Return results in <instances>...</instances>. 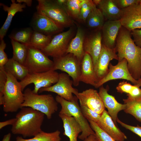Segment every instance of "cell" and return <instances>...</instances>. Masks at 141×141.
<instances>
[{
	"label": "cell",
	"instance_id": "cell-1",
	"mask_svg": "<svg viewBox=\"0 0 141 141\" xmlns=\"http://www.w3.org/2000/svg\"><path fill=\"white\" fill-rule=\"evenodd\" d=\"M118 61L124 58L127 62L130 73L135 80L141 78V48L135 43L131 31L122 26L116 40L115 47Z\"/></svg>",
	"mask_w": 141,
	"mask_h": 141
},
{
	"label": "cell",
	"instance_id": "cell-2",
	"mask_svg": "<svg viewBox=\"0 0 141 141\" xmlns=\"http://www.w3.org/2000/svg\"><path fill=\"white\" fill-rule=\"evenodd\" d=\"M16 114V121L12 126V133L24 138L34 136L42 131L45 114L29 107H22Z\"/></svg>",
	"mask_w": 141,
	"mask_h": 141
},
{
	"label": "cell",
	"instance_id": "cell-3",
	"mask_svg": "<svg viewBox=\"0 0 141 141\" xmlns=\"http://www.w3.org/2000/svg\"><path fill=\"white\" fill-rule=\"evenodd\" d=\"M24 101L21 107H29L38 110L50 119L58 109V103L51 94L38 95L29 88L24 91Z\"/></svg>",
	"mask_w": 141,
	"mask_h": 141
},
{
	"label": "cell",
	"instance_id": "cell-4",
	"mask_svg": "<svg viewBox=\"0 0 141 141\" xmlns=\"http://www.w3.org/2000/svg\"><path fill=\"white\" fill-rule=\"evenodd\" d=\"M6 73L7 80L3 92V109L6 113L15 112L22 108L24 93L20 82L11 74Z\"/></svg>",
	"mask_w": 141,
	"mask_h": 141
},
{
	"label": "cell",
	"instance_id": "cell-5",
	"mask_svg": "<svg viewBox=\"0 0 141 141\" xmlns=\"http://www.w3.org/2000/svg\"><path fill=\"white\" fill-rule=\"evenodd\" d=\"M55 99L61 106L59 114L74 117L80 125L82 132L78 137L79 139L83 141L91 135H95L94 132L82 113L78 102V99L76 96L71 101H67L58 95Z\"/></svg>",
	"mask_w": 141,
	"mask_h": 141
},
{
	"label": "cell",
	"instance_id": "cell-6",
	"mask_svg": "<svg viewBox=\"0 0 141 141\" xmlns=\"http://www.w3.org/2000/svg\"><path fill=\"white\" fill-rule=\"evenodd\" d=\"M37 12L47 16L62 27H70L74 25L72 19L63 7L55 1L38 0Z\"/></svg>",
	"mask_w": 141,
	"mask_h": 141
},
{
	"label": "cell",
	"instance_id": "cell-7",
	"mask_svg": "<svg viewBox=\"0 0 141 141\" xmlns=\"http://www.w3.org/2000/svg\"><path fill=\"white\" fill-rule=\"evenodd\" d=\"M24 65L29 73H41L52 70L53 62L41 50L28 45L27 55Z\"/></svg>",
	"mask_w": 141,
	"mask_h": 141
},
{
	"label": "cell",
	"instance_id": "cell-8",
	"mask_svg": "<svg viewBox=\"0 0 141 141\" xmlns=\"http://www.w3.org/2000/svg\"><path fill=\"white\" fill-rule=\"evenodd\" d=\"M52 70H59L67 74L72 79L73 85H79L80 81L81 61L71 53L63 56L53 58Z\"/></svg>",
	"mask_w": 141,
	"mask_h": 141
},
{
	"label": "cell",
	"instance_id": "cell-9",
	"mask_svg": "<svg viewBox=\"0 0 141 141\" xmlns=\"http://www.w3.org/2000/svg\"><path fill=\"white\" fill-rule=\"evenodd\" d=\"M59 73L55 71L50 70L41 73H29L26 78L20 82L23 91L29 84H34L33 92L38 94L41 89L48 87L56 83L58 81Z\"/></svg>",
	"mask_w": 141,
	"mask_h": 141
},
{
	"label": "cell",
	"instance_id": "cell-10",
	"mask_svg": "<svg viewBox=\"0 0 141 141\" xmlns=\"http://www.w3.org/2000/svg\"><path fill=\"white\" fill-rule=\"evenodd\" d=\"M74 33L73 29L70 27L67 31L56 35L42 50L48 56L53 58L64 55L67 54V49Z\"/></svg>",
	"mask_w": 141,
	"mask_h": 141
},
{
	"label": "cell",
	"instance_id": "cell-11",
	"mask_svg": "<svg viewBox=\"0 0 141 141\" xmlns=\"http://www.w3.org/2000/svg\"><path fill=\"white\" fill-rule=\"evenodd\" d=\"M70 76L66 73L59 74L58 81L54 85L50 87L41 89L39 93L44 91L52 92L57 93L58 95L69 101L73 100L75 96L79 93L78 90L73 87V82L70 78Z\"/></svg>",
	"mask_w": 141,
	"mask_h": 141
},
{
	"label": "cell",
	"instance_id": "cell-12",
	"mask_svg": "<svg viewBox=\"0 0 141 141\" xmlns=\"http://www.w3.org/2000/svg\"><path fill=\"white\" fill-rule=\"evenodd\" d=\"M117 79H124L130 81L134 85H137V80L134 79L129 72L126 60L123 59L118 64L113 65L110 63L109 70L106 75L99 80L95 87H99L106 82L110 80Z\"/></svg>",
	"mask_w": 141,
	"mask_h": 141
},
{
	"label": "cell",
	"instance_id": "cell-13",
	"mask_svg": "<svg viewBox=\"0 0 141 141\" xmlns=\"http://www.w3.org/2000/svg\"><path fill=\"white\" fill-rule=\"evenodd\" d=\"M122 26L130 31L141 28V5L139 3L121 9Z\"/></svg>",
	"mask_w": 141,
	"mask_h": 141
},
{
	"label": "cell",
	"instance_id": "cell-14",
	"mask_svg": "<svg viewBox=\"0 0 141 141\" xmlns=\"http://www.w3.org/2000/svg\"><path fill=\"white\" fill-rule=\"evenodd\" d=\"M32 25L34 31L51 36L62 31V27L46 15L37 12L33 15Z\"/></svg>",
	"mask_w": 141,
	"mask_h": 141
},
{
	"label": "cell",
	"instance_id": "cell-15",
	"mask_svg": "<svg viewBox=\"0 0 141 141\" xmlns=\"http://www.w3.org/2000/svg\"><path fill=\"white\" fill-rule=\"evenodd\" d=\"M76 96L79 101L80 106L86 107L100 114L105 110L102 99L96 90L93 89H86L79 92Z\"/></svg>",
	"mask_w": 141,
	"mask_h": 141
},
{
	"label": "cell",
	"instance_id": "cell-16",
	"mask_svg": "<svg viewBox=\"0 0 141 141\" xmlns=\"http://www.w3.org/2000/svg\"><path fill=\"white\" fill-rule=\"evenodd\" d=\"M116 53L115 48L111 49L102 44L100 53L94 68L98 81L107 74L110 61L113 59L118 60V57Z\"/></svg>",
	"mask_w": 141,
	"mask_h": 141
},
{
	"label": "cell",
	"instance_id": "cell-17",
	"mask_svg": "<svg viewBox=\"0 0 141 141\" xmlns=\"http://www.w3.org/2000/svg\"><path fill=\"white\" fill-rule=\"evenodd\" d=\"M102 40L101 30L95 31L85 38L84 44V51L91 57L94 68L102 49Z\"/></svg>",
	"mask_w": 141,
	"mask_h": 141
},
{
	"label": "cell",
	"instance_id": "cell-18",
	"mask_svg": "<svg viewBox=\"0 0 141 141\" xmlns=\"http://www.w3.org/2000/svg\"><path fill=\"white\" fill-rule=\"evenodd\" d=\"M99 88L98 93L103 104L105 107L107 109L108 112L115 124L118 126L116 122L118 113L125 109V104L119 103L114 96L108 93L107 88H104L103 86Z\"/></svg>",
	"mask_w": 141,
	"mask_h": 141
},
{
	"label": "cell",
	"instance_id": "cell-19",
	"mask_svg": "<svg viewBox=\"0 0 141 141\" xmlns=\"http://www.w3.org/2000/svg\"><path fill=\"white\" fill-rule=\"evenodd\" d=\"M122 26L120 20H107L105 22L101 29L103 44L109 48H114Z\"/></svg>",
	"mask_w": 141,
	"mask_h": 141
},
{
	"label": "cell",
	"instance_id": "cell-20",
	"mask_svg": "<svg viewBox=\"0 0 141 141\" xmlns=\"http://www.w3.org/2000/svg\"><path fill=\"white\" fill-rule=\"evenodd\" d=\"M96 123L102 129L116 141H124L127 139L124 133L115 125L105 109L101 114L99 120Z\"/></svg>",
	"mask_w": 141,
	"mask_h": 141
},
{
	"label": "cell",
	"instance_id": "cell-21",
	"mask_svg": "<svg viewBox=\"0 0 141 141\" xmlns=\"http://www.w3.org/2000/svg\"><path fill=\"white\" fill-rule=\"evenodd\" d=\"M80 81L92 85L95 87L98 81L96 74L92 58L86 52H85L81 62Z\"/></svg>",
	"mask_w": 141,
	"mask_h": 141
},
{
	"label": "cell",
	"instance_id": "cell-22",
	"mask_svg": "<svg viewBox=\"0 0 141 141\" xmlns=\"http://www.w3.org/2000/svg\"><path fill=\"white\" fill-rule=\"evenodd\" d=\"M85 33L83 29L78 27L75 37L70 41L67 50V54L71 53L82 61L85 52L84 48Z\"/></svg>",
	"mask_w": 141,
	"mask_h": 141
},
{
	"label": "cell",
	"instance_id": "cell-23",
	"mask_svg": "<svg viewBox=\"0 0 141 141\" xmlns=\"http://www.w3.org/2000/svg\"><path fill=\"white\" fill-rule=\"evenodd\" d=\"M10 7L0 3L3 10L8 13L7 16L4 24L0 29V40L3 39L10 26L13 17L17 12H22L26 7V4L16 3L15 0H11Z\"/></svg>",
	"mask_w": 141,
	"mask_h": 141
},
{
	"label": "cell",
	"instance_id": "cell-24",
	"mask_svg": "<svg viewBox=\"0 0 141 141\" xmlns=\"http://www.w3.org/2000/svg\"><path fill=\"white\" fill-rule=\"evenodd\" d=\"M63 124V134L67 136L69 141H77L79 134L82 132L81 127L75 118L72 117L59 114Z\"/></svg>",
	"mask_w": 141,
	"mask_h": 141
},
{
	"label": "cell",
	"instance_id": "cell-25",
	"mask_svg": "<svg viewBox=\"0 0 141 141\" xmlns=\"http://www.w3.org/2000/svg\"><path fill=\"white\" fill-rule=\"evenodd\" d=\"M97 7L107 20H120L122 10L118 8L113 0H101Z\"/></svg>",
	"mask_w": 141,
	"mask_h": 141
},
{
	"label": "cell",
	"instance_id": "cell-26",
	"mask_svg": "<svg viewBox=\"0 0 141 141\" xmlns=\"http://www.w3.org/2000/svg\"><path fill=\"white\" fill-rule=\"evenodd\" d=\"M5 71L11 74L17 80H23L29 73L27 68L13 57L9 59L4 66Z\"/></svg>",
	"mask_w": 141,
	"mask_h": 141
},
{
	"label": "cell",
	"instance_id": "cell-27",
	"mask_svg": "<svg viewBox=\"0 0 141 141\" xmlns=\"http://www.w3.org/2000/svg\"><path fill=\"white\" fill-rule=\"evenodd\" d=\"M105 19L100 10L96 7L90 13L86 21L89 27L96 31L101 30L105 22Z\"/></svg>",
	"mask_w": 141,
	"mask_h": 141
},
{
	"label": "cell",
	"instance_id": "cell-28",
	"mask_svg": "<svg viewBox=\"0 0 141 141\" xmlns=\"http://www.w3.org/2000/svg\"><path fill=\"white\" fill-rule=\"evenodd\" d=\"M123 101L126 105L125 112L132 115L141 122V98L133 99L127 97Z\"/></svg>",
	"mask_w": 141,
	"mask_h": 141
},
{
	"label": "cell",
	"instance_id": "cell-29",
	"mask_svg": "<svg viewBox=\"0 0 141 141\" xmlns=\"http://www.w3.org/2000/svg\"><path fill=\"white\" fill-rule=\"evenodd\" d=\"M60 132L58 130L48 133L42 131L33 138L25 139L21 136L16 138V141H61Z\"/></svg>",
	"mask_w": 141,
	"mask_h": 141
},
{
	"label": "cell",
	"instance_id": "cell-30",
	"mask_svg": "<svg viewBox=\"0 0 141 141\" xmlns=\"http://www.w3.org/2000/svg\"><path fill=\"white\" fill-rule=\"evenodd\" d=\"M51 39V36H47L40 32L33 31L29 44L28 45L42 50L49 44Z\"/></svg>",
	"mask_w": 141,
	"mask_h": 141
},
{
	"label": "cell",
	"instance_id": "cell-31",
	"mask_svg": "<svg viewBox=\"0 0 141 141\" xmlns=\"http://www.w3.org/2000/svg\"><path fill=\"white\" fill-rule=\"evenodd\" d=\"M13 49L12 57L20 64L24 65L28 52V45L11 40Z\"/></svg>",
	"mask_w": 141,
	"mask_h": 141
},
{
	"label": "cell",
	"instance_id": "cell-32",
	"mask_svg": "<svg viewBox=\"0 0 141 141\" xmlns=\"http://www.w3.org/2000/svg\"><path fill=\"white\" fill-rule=\"evenodd\" d=\"M84 1V0H67L63 7L71 19L79 20L81 7Z\"/></svg>",
	"mask_w": 141,
	"mask_h": 141
},
{
	"label": "cell",
	"instance_id": "cell-33",
	"mask_svg": "<svg viewBox=\"0 0 141 141\" xmlns=\"http://www.w3.org/2000/svg\"><path fill=\"white\" fill-rule=\"evenodd\" d=\"M33 31L30 28H25L11 34L9 37L11 40L28 45Z\"/></svg>",
	"mask_w": 141,
	"mask_h": 141
},
{
	"label": "cell",
	"instance_id": "cell-34",
	"mask_svg": "<svg viewBox=\"0 0 141 141\" xmlns=\"http://www.w3.org/2000/svg\"><path fill=\"white\" fill-rule=\"evenodd\" d=\"M90 126L95 133V138L98 141H116L114 138L102 129L97 123L89 120Z\"/></svg>",
	"mask_w": 141,
	"mask_h": 141
},
{
	"label": "cell",
	"instance_id": "cell-35",
	"mask_svg": "<svg viewBox=\"0 0 141 141\" xmlns=\"http://www.w3.org/2000/svg\"><path fill=\"white\" fill-rule=\"evenodd\" d=\"M82 113L85 118L89 120L97 123L99 120L101 114L94 111L84 106H80Z\"/></svg>",
	"mask_w": 141,
	"mask_h": 141
},
{
	"label": "cell",
	"instance_id": "cell-36",
	"mask_svg": "<svg viewBox=\"0 0 141 141\" xmlns=\"http://www.w3.org/2000/svg\"><path fill=\"white\" fill-rule=\"evenodd\" d=\"M7 80V74L4 68H0V105L3 104V92Z\"/></svg>",
	"mask_w": 141,
	"mask_h": 141
},
{
	"label": "cell",
	"instance_id": "cell-37",
	"mask_svg": "<svg viewBox=\"0 0 141 141\" xmlns=\"http://www.w3.org/2000/svg\"><path fill=\"white\" fill-rule=\"evenodd\" d=\"M6 44L3 39L0 40V68H4V66L9 60L4 52Z\"/></svg>",
	"mask_w": 141,
	"mask_h": 141
},
{
	"label": "cell",
	"instance_id": "cell-38",
	"mask_svg": "<svg viewBox=\"0 0 141 141\" xmlns=\"http://www.w3.org/2000/svg\"><path fill=\"white\" fill-rule=\"evenodd\" d=\"M118 8L122 9L139 3L140 0H113Z\"/></svg>",
	"mask_w": 141,
	"mask_h": 141
},
{
	"label": "cell",
	"instance_id": "cell-39",
	"mask_svg": "<svg viewBox=\"0 0 141 141\" xmlns=\"http://www.w3.org/2000/svg\"><path fill=\"white\" fill-rule=\"evenodd\" d=\"M133 85H132L127 81L124 80L120 82L117 86L116 89L118 92L121 93H129L132 90Z\"/></svg>",
	"mask_w": 141,
	"mask_h": 141
},
{
	"label": "cell",
	"instance_id": "cell-40",
	"mask_svg": "<svg viewBox=\"0 0 141 141\" xmlns=\"http://www.w3.org/2000/svg\"><path fill=\"white\" fill-rule=\"evenodd\" d=\"M117 122L123 127L130 130L141 138V126L138 125H137L136 126H134L127 124L121 121L118 118L117 120Z\"/></svg>",
	"mask_w": 141,
	"mask_h": 141
},
{
	"label": "cell",
	"instance_id": "cell-41",
	"mask_svg": "<svg viewBox=\"0 0 141 141\" xmlns=\"http://www.w3.org/2000/svg\"><path fill=\"white\" fill-rule=\"evenodd\" d=\"M128 97L133 99H138L141 98V88L137 85H134L133 87L128 94Z\"/></svg>",
	"mask_w": 141,
	"mask_h": 141
},
{
	"label": "cell",
	"instance_id": "cell-42",
	"mask_svg": "<svg viewBox=\"0 0 141 141\" xmlns=\"http://www.w3.org/2000/svg\"><path fill=\"white\" fill-rule=\"evenodd\" d=\"M132 38L135 44L141 48V28L131 31Z\"/></svg>",
	"mask_w": 141,
	"mask_h": 141
},
{
	"label": "cell",
	"instance_id": "cell-43",
	"mask_svg": "<svg viewBox=\"0 0 141 141\" xmlns=\"http://www.w3.org/2000/svg\"><path fill=\"white\" fill-rule=\"evenodd\" d=\"M16 118H12L5 121L0 122V129H1L4 127L8 125L12 126L16 121Z\"/></svg>",
	"mask_w": 141,
	"mask_h": 141
},
{
	"label": "cell",
	"instance_id": "cell-44",
	"mask_svg": "<svg viewBox=\"0 0 141 141\" xmlns=\"http://www.w3.org/2000/svg\"><path fill=\"white\" fill-rule=\"evenodd\" d=\"M16 2L19 3H22L26 4L27 6L30 7L32 4V0H17Z\"/></svg>",
	"mask_w": 141,
	"mask_h": 141
},
{
	"label": "cell",
	"instance_id": "cell-45",
	"mask_svg": "<svg viewBox=\"0 0 141 141\" xmlns=\"http://www.w3.org/2000/svg\"><path fill=\"white\" fill-rule=\"evenodd\" d=\"M11 137V134L9 133L4 136L1 141H10Z\"/></svg>",
	"mask_w": 141,
	"mask_h": 141
},
{
	"label": "cell",
	"instance_id": "cell-46",
	"mask_svg": "<svg viewBox=\"0 0 141 141\" xmlns=\"http://www.w3.org/2000/svg\"><path fill=\"white\" fill-rule=\"evenodd\" d=\"M95 135L91 134L85 139L83 141H95Z\"/></svg>",
	"mask_w": 141,
	"mask_h": 141
},
{
	"label": "cell",
	"instance_id": "cell-47",
	"mask_svg": "<svg viewBox=\"0 0 141 141\" xmlns=\"http://www.w3.org/2000/svg\"><path fill=\"white\" fill-rule=\"evenodd\" d=\"M67 0H55V2L58 5L63 7V5L66 3Z\"/></svg>",
	"mask_w": 141,
	"mask_h": 141
},
{
	"label": "cell",
	"instance_id": "cell-48",
	"mask_svg": "<svg viewBox=\"0 0 141 141\" xmlns=\"http://www.w3.org/2000/svg\"><path fill=\"white\" fill-rule=\"evenodd\" d=\"M94 3L97 7L100 3L101 0H92Z\"/></svg>",
	"mask_w": 141,
	"mask_h": 141
},
{
	"label": "cell",
	"instance_id": "cell-49",
	"mask_svg": "<svg viewBox=\"0 0 141 141\" xmlns=\"http://www.w3.org/2000/svg\"><path fill=\"white\" fill-rule=\"evenodd\" d=\"M139 87H141V78L137 80V84Z\"/></svg>",
	"mask_w": 141,
	"mask_h": 141
},
{
	"label": "cell",
	"instance_id": "cell-50",
	"mask_svg": "<svg viewBox=\"0 0 141 141\" xmlns=\"http://www.w3.org/2000/svg\"><path fill=\"white\" fill-rule=\"evenodd\" d=\"M139 4L141 5V0H140Z\"/></svg>",
	"mask_w": 141,
	"mask_h": 141
},
{
	"label": "cell",
	"instance_id": "cell-51",
	"mask_svg": "<svg viewBox=\"0 0 141 141\" xmlns=\"http://www.w3.org/2000/svg\"><path fill=\"white\" fill-rule=\"evenodd\" d=\"M95 141H98L97 140L96 138H95Z\"/></svg>",
	"mask_w": 141,
	"mask_h": 141
},
{
	"label": "cell",
	"instance_id": "cell-52",
	"mask_svg": "<svg viewBox=\"0 0 141 141\" xmlns=\"http://www.w3.org/2000/svg\"></svg>",
	"mask_w": 141,
	"mask_h": 141
}]
</instances>
